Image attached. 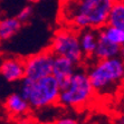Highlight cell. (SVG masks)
I'll return each mask as SVG.
<instances>
[{"mask_svg": "<svg viewBox=\"0 0 124 124\" xmlns=\"http://www.w3.org/2000/svg\"><path fill=\"white\" fill-rule=\"evenodd\" d=\"M49 49L54 53V55L63 56L75 65L81 64L84 57L78 39V31L73 29H59L53 38Z\"/></svg>", "mask_w": 124, "mask_h": 124, "instance_id": "obj_5", "label": "cell"}, {"mask_svg": "<svg viewBox=\"0 0 124 124\" xmlns=\"http://www.w3.org/2000/svg\"><path fill=\"white\" fill-rule=\"evenodd\" d=\"M21 28V23L17 18H7L0 20V40H8Z\"/></svg>", "mask_w": 124, "mask_h": 124, "instance_id": "obj_13", "label": "cell"}, {"mask_svg": "<svg viewBox=\"0 0 124 124\" xmlns=\"http://www.w3.org/2000/svg\"><path fill=\"white\" fill-rule=\"evenodd\" d=\"M98 31L103 35L108 41L116 45H121L123 46L124 44V29H120L113 26L105 25L102 28L97 29Z\"/></svg>", "mask_w": 124, "mask_h": 124, "instance_id": "obj_14", "label": "cell"}, {"mask_svg": "<svg viewBox=\"0 0 124 124\" xmlns=\"http://www.w3.org/2000/svg\"><path fill=\"white\" fill-rule=\"evenodd\" d=\"M37 124H55V123L54 122H39Z\"/></svg>", "mask_w": 124, "mask_h": 124, "instance_id": "obj_17", "label": "cell"}, {"mask_svg": "<svg viewBox=\"0 0 124 124\" xmlns=\"http://www.w3.org/2000/svg\"><path fill=\"white\" fill-rule=\"evenodd\" d=\"M59 86L53 75L36 81L23 77L21 79L20 94L32 108H44L58 102Z\"/></svg>", "mask_w": 124, "mask_h": 124, "instance_id": "obj_3", "label": "cell"}, {"mask_svg": "<svg viewBox=\"0 0 124 124\" xmlns=\"http://www.w3.org/2000/svg\"><path fill=\"white\" fill-rule=\"evenodd\" d=\"M31 14H32V8L30 6H27V7H25L23 10H20V12L18 14V16L16 18L23 23L28 20L29 18H30V16H31Z\"/></svg>", "mask_w": 124, "mask_h": 124, "instance_id": "obj_15", "label": "cell"}, {"mask_svg": "<svg viewBox=\"0 0 124 124\" xmlns=\"http://www.w3.org/2000/svg\"><path fill=\"white\" fill-rule=\"evenodd\" d=\"M30 2H37V1H39V0H29Z\"/></svg>", "mask_w": 124, "mask_h": 124, "instance_id": "obj_18", "label": "cell"}, {"mask_svg": "<svg viewBox=\"0 0 124 124\" xmlns=\"http://www.w3.org/2000/svg\"><path fill=\"white\" fill-rule=\"evenodd\" d=\"M0 75L10 83L21 81L25 77L23 62L15 58H9L3 61L0 65Z\"/></svg>", "mask_w": 124, "mask_h": 124, "instance_id": "obj_9", "label": "cell"}, {"mask_svg": "<svg viewBox=\"0 0 124 124\" xmlns=\"http://www.w3.org/2000/svg\"><path fill=\"white\" fill-rule=\"evenodd\" d=\"M94 92L85 70H77L73 74L68 85L59 92L57 103L68 107H82L92 100Z\"/></svg>", "mask_w": 124, "mask_h": 124, "instance_id": "obj_4", "label": "cell"}, {"mask_svg": "<svg viewBox=\"0 0 124 124\" xmlns=\"http://www.w3.org/2000/svg\"><path fill=\"white\" fill-rule=\"evenodd\" d=\"M6 108L11 115L18 116V115H23L25 113L28 112L29 110V104L27 103V101L19 93H14L7 97L6 100Z\"/></svg>", "mask_w": 124, "mask_h": 124, "instance_id": "obj_11", "label": "cell"}, {"mask_svg": "<svg viewBox=\"0 0 124 124\" xmlns=\"http://www.w3.org/2000/svg\"><path fill=\"white\" fill-rule=\"evenodd\" d=\"M114 0H61L58 19L63 28L100 29L107 23Z\"/></svg>", "mask_w": 124, "mask_h": 124, "instance_id": "obj_1", "label": "cell"}, {"mask_svg": "<svg viewBox=\"0 0 124 124\" xmlns=\"http://www.w3.org/2000/svg\"><path fill=\"white\" fill-rule=\"evenodd\" d=\"M87 76L92 85L93 92L97 95H108L118 90L124 76V64L122 57L96 61L88 69Z\"/></svg>", "mask_w": 124, "mask_h": 124, "instance_id": "obj_2", "label": "cell"}, {"mask_svg": "<svg viewBox=\"0 0 124 124\" xmlns=\"http://www.w3.org/2000/svg\"><path fill=\"white\" fill-rule=\"evenodd\" d=\"M55 124H81L75 118H72V117H62V118H58L56 122H54Z\"/></svg>", "mask_w": 124, "mask_h": 124, "instance_id": "obj_16", "label": "cell"}, {"mask_svg": "<svg viewBox=\"0 0 124 124\" xmlns=\"http://www.w3.org/2000/svg\"><path fill=\"white\" fill-rule=\"evenodd\" d=\"M97 29H82L78 31V39L84 56H93L97 41Z\"/></svg>", "mask_w": 124, "mask_h": 124, "instance_id": "obj_10", "label": "cell"}, {"mask_svg": "<svg viewBox=\"0 0 124 124\" xmlns=\"http://www.w3.org/2000/svg\"><path fill=\"white\" fill-rule=\"evenodd\" d=\"M76 66L77 65H75L73 62H70L67 58L63 57V56L55 55V59H54V64H53L52 75L58 83V86H59L61 91L64 90L68 85L73 74L75 72Z\"/></svg>", "mask_w": 124, "mask_h": 124, "instance_id": "obj_7", "label": "cell"}, {"mask_svg": "<svg viewBox=\"0 0 124 124\" xmlns=\"http://www.w3.org/2000/svg\"><path fill=\"white\" fill-rule=\"evenodd\" d=\"M96 31H97V41H96V47L94 50V54H93L96 61L122 56L123 46L111 43L98 30H96Z\"/></svg>", "mask_w": 124, "mask_h": 124, "instance_id": "obj_8", "label": "cell"}, {"mask_svg": "<svg viewBox=\"0 0 124 124\" xmlns=\"http://www.w3.org/2000/svg\"><path fill=\"white\" fill-rule=\"evenodd\" d=\"M55 55L50 49H46L23 61L25 77L36 81L39 78L52 75Z\"/></svg>", "mask_w": 124, "mask_h": 124, "instance_id": "obj_6", "label": "cell"}, {"mask_svg": "<svg viewBox=\"0 0 124 124\" xmlns=\"http://www.w3.org/2000/svg\"><path fill=\"white\" fill-rule=\"evenodd\" d=\"M106 25L120 29H124V1L114 0L108 12Z\"/></svg>", "mask_w": 124, "mask_h": 124, "instance_id": "obj_12", "label": "cell"}]
</instances>
